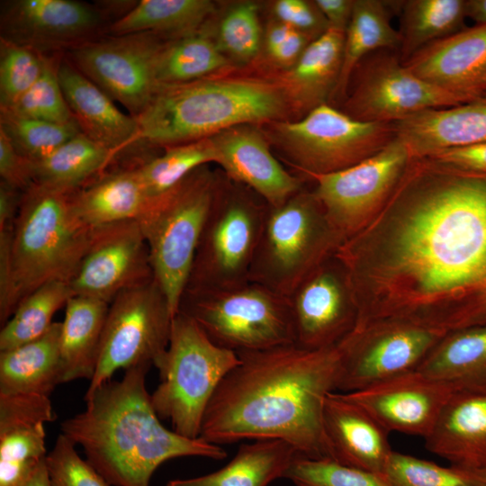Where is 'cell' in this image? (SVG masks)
<instances>
[{
  "instance_id": "1",
  "label": "cell",
  "mask_w": 486,
  "mask_h": 486,
  "mask_svg": "<svg viewBox=\"0 0 486 486\" xmlns=\"http://www.w3.org/2000/svg\"><path fill=\"white\" fill-rule=\"evenodd\" d=\"M334 257L356 307L355 328L486 325V174L411 158L383 209Z\"/></svg>"
},
{
  "instance_id": "2",
  "label": "cell",
  "mask_w": 486,
  "mask_h": 486,
  "mask_svg": "<svg viewBox=\"0 0 486 486\" xmlns=\"http://www.w3.org/2000/svg\"><path fill=\"white\" fill-rule=\"evenodd\" d=\"M237 354L239 363L210 400L199 437L218 446L279 439L302 456L332 460L323 408L337 389V346L286 345Z\"/></svg>"
},
{
  "instance_id": "3",
  "label": "cell",
  "mask_w": 486,
  "mask_h": 486,
  "mask_svg": "<svg viewBox=\"0 0 486 486\" xmlns=\"http://www.w3.org/2000/svg\"><path fill=\"white\" fill-rule=\"evenodd\" d=\"M150 364L125 370L84 398L86 410L65 419L61 434L80 446L86 461L112 486H149L158 467L173 458L221 460V446L191 439L163 426L146 389Z\"/></svg>"
},
{
  "instance_id": "4",
  "label": "cell",
  "mask_w": 486,
  "mask_h": 486,
  "mask_svg": "<svg viewBox=\"0 0 486 486\" xmlns=\"http://www.w3.org/2000/svg\"><path fill=\"white\" fill-rule=\"evenodd\" d=\"M73 191L33 183L23 192L14 227L0 230V322L40 286L73 279L94 228L72 207Z\"/></svg>"
},
{
  "instance_id": "5",
  "label": "cell",
  "mask_w": 486,
  "mask_h": 486,
  "mask_svg": "<svg viewBox=\"0 0 486 486\" xmlns=\"http://www.w3.org/2000/svg\"><path fill=\"white\" fill-rule=\"evenodd\" d=\"M135 119L140 142L165 148L209 138L234 126H261L292 121V116L273 80L224 73L158 86Z\"/></svg>"
},
{
  "instance_id": "6",
  "label": "cell",
  "mask_w": 486,
  "mask_h": 486,
  "mask_svg": "<svg viewBox=\"0 0 486 486\" xmlns=\"http://www.w3.org/2000/svg\"><path fill=\"white\" fill-rule=\"evenodd\" d=\"M238 363L237 353L214 344L192 318L178 311L166 350L155 365L160 375L150 394L156 413L179 435L198 438L210 400Z\"/></svg>"
},
{
  "instance_id": "7",
  "label": "cell",
  "mask_w": 486,
  "mask_h": 486,
  "mask_svg": "<svg viewBox=\"0 0 486 486\" xmlns=\"http://www.w3.org/2000/svg\"><path fill=\"white\" fill-rule=\"evenodd\" d=\"M345 241L312 189L268 205L249 281L288 297Z\"/></svg>"
},
{
  "instance_id": "8",
  "label": "cell",
  "mask_w": 486,
  "mask_h": 486,
  "mask_svg": "<svg viewBox=\"0 0 486 486\" xmlns=\"http://www.w3.org/2000/svg\"><path fill=\"white\" fill-rule=\"evenodd\" d=\"M219 174L202 166L165 195L150 202L137 220L147 242L154 278L175 316L186 289Z\"/></svg>"
},
{
  "instance_id": "9",
  "label": "cell",
  "mask_w": 486,
  "mask_h": 486,
  "mask_svg": "<svg viewBox=\"0 0 486 486\" xmlns=\"http://www.w3.org/2000/svg\"><path fill=\"white\" fill-rule=\"evenodd\" d=\"M261 128L271 147L306 180L355 166L396 138L394 122L357 121L329 104L300 120L272 122Z\"/></svg>"
},
{
  "instance_id": "10",
  "label": "cell",
  "mask_w": 486,
  "mask_h": 486,
  "mask_svg": "<svg viewBox=\"0 0 486 486\" xmlns=\"http://www.w3.org/2000/svg\"><path fill=\"white\" fill-rule=\"evenodd\" d=\"M268 204L219 174L185 290H216L249 282Z\"/></svg>"
},
{
  "instance_id": "11",
  "label": "cell",
  "mask_w": 486,
  "mask_h": 486,
  "mask_svg": "<svg viewBox=\"0 0 486 486\" xmlns=\"http://www.w3.org/2000/svg\"><path fill=\"white\" fill-rule=\"evenodd\" d=\"M209 338L235 353L293 345L287 297L254 282L216 290H185L179 310Z\"/></svg>"
},
{
  "instance_id": "12",
  "label": "cell",
  "mask_w": 486,
  "mask_h": 486,
  "mask_svg": "<svg viewBox=\"0 0 486 486\" xmlns=\"http://www.w3.org/2000/svg\"><path fill=\"white\" fill-rule=\"evenodd\" d=\"M174 315L155 278L119 293L110 303L95 373L84 398L120 369L156 365L166 350Z\"/></svg>"
},
{
  "instance_id": "13",
  "label": "cell",
  "mask_w": 486,
  "mask_h": 486,
  "mask_svg": "<svg viewBox=\"0 0 486 486\" xmlns=\"http://www.w3.org/2000/svg\"><path fill=\"white\" fill-rule=\"evenodd\" d=\"M446 334L400 320H380L353 329L336 346V392L360 391L415 371Z\"/></svg>"
},
{
  "instance_id": "14",
  "label": "cell",
  "mask_w": 486,
  "mask_h": 486,
  "mask_svg": "<svg viewBox=\"0 0 486 486\" xmlns=\"http://www.w3.org/2000/svg\"><path fill=\"white\" fill-rule=\"evenodd\" d=\"M342 112L365 122H397L418 112L465 104L408 70L399 50L384 49L356 68Z\"/></svg>"
},
{
  "instance_id": "15",
  "label": "cell",
  "mask_w": 486,
  "mask_h": 486,
  "mask_svg": "<svg viewBox=\"0 0 486 486\" xmlns=\"http://www.w3.org/2000/svg\"><path fill=\"white\" fill-rule=\"evenodd\" d=\"M411 159L396 137L375 155L344 170L307 177L328 218L346 239L383 209Z\"/></svg>"
},
{
  "instance_id": "16",
  "label": "cell",
  "mask_w": 486,
  "mask_h": 486,
  "mask_svg": "<svg viewBox=\"0 0 486 486\" xmlns=\"http://www.w3.org/2000/svg\"><path fill=\"white\" fill-rule=\"evenodd\" d=\"M166 40L150 32L105 34L71 48L64 56L136 117L158 87L156 61Z\"/></svg>"
},
{
  "instance_id": "17",
  "label": "cell",
  "mask_w": 486,
  "mask_h": 486,
  "mask_svg": "<svg viewBox=\"0 0 486 486\" xmlns=\"http://www.w3.org/2000/svg\"><path fill=\"white\" fill-rule=\"evenodd\" d=\"M105 26L104 10L75 0H14L1 9V39L47 55L104 36Z\"/></svg>"
},
{
  "instance_id": "18",
  "label": "cell",
  "mask_w": 486,
  "mask_h": 486,
  "mask_svg": "<svg viewBox=\"0 0 486 486\" xmlns=\"http://www.w3.org/2000/svg\"><path fill=\"white\" fill-rule=\"evenodd\" d=\"M154 279L149 252L136 220L94 228L70 286L74 295L111 303L122 292Z\"/></svg>"
},
{
  "instance_id": "19",
  "label": "cell",
  "mask_w": 486,
  "mask_h": 486,
  "mask_svg": "<svg viewBox=\"0 0 486 486\" xmlns=\"http://www.w3.org/2000/svg\"><path fill=\"white\" fill-rule=\"evenodd\" d=\"M293 345L308 350L336 346L354 328L357 310L346 272L332 256L287 297Z\"/></svg>"
},
{
  "instance_id": "20",
  "label": "cell",
  "mask_w": 486,
  "mask_h": 486,
  "mask_svg": "<svg viewBox=\"0 0 486 486\" xmlns=\"http://www.w3.org/2000/svg\"><path fill=\"white\" fill-rule=\"evenodd\" d=\"M456 392L452 384L415 370L344 394L389 433L426 438Z\"/></svg>"
},
{
  "instance_id": "21",
  "label": "cell",
  "mask_w": 486,
  "mask_h": 486,
  "mask_svg": "<svg viewBox=\"0 0 486 486\" xmlns=\"http://www.w3.org/2000/svg\"><path fill=\"white\" fill-rule=\"evenodd\" d=\"M211 138L222 174L252 190L270 206L284 203L309 182L281 165L260 125L234 126Z\"/></svg>"
},
{
  "instance_id": "22",
  "label": "cell",
  "mask_w": 486,
  "mask_h": 486,
  "mask_svg": "<svg viewBox=\"0 0 486 486\" xmlns=\"http://www.w3.org/2000/svg\"><path fill=\"white\" fill-rule=\"evenodd\" d=\"M402 64L465 104L479 100L486 91V24L465 27L435 40Z\"/></svg>"
},
{
  "instance_id": "23",
  "label": "cell",
  "mask_w": 486,
  "mask_h": 486,
  "mask_svg": "<svg viewBox=\"0 0 486 486\" xmlns=\"http://www.w3.org/2000/svg\"><path fill=\"white\" fill-rule=\"evenodd\" d=\"M51 406L33 396L0 403V486L25 483L48 454L44 423L55 420Z\"/></svg>"
},
{
  "instance_id": "24",
  "label": "cell",
  "mask_w": 486,
  "mask_h": 486,
  "mask_svg": "<svg viewBox=\"0 0 486 486\" xmlns=\"http://www.w3.org/2000/svg\"><path fill=\"white\" fill-rule=\"evenodd\" d=\"M323 426L332 460L384 476L393 453L389 432L369 412L333 392L325 400Z\"/></svg>"
},
{
  "instance_id": "25",
  "label": "cell",
  "mask_w": 486,
  "mask_h": 486,
  "mask_svg": "<svg viewBox=\"0 0 486 486\" xmlns=\"http://www.w3.org/2000/svg\"><path fill=\"white\" fill-rule=\"evenodd\" d=\"M344 39L345 32L328 28L292 67L263 73L280 88L292 121L332 99L342 67Z\"/></svg>"
},
{
  "instance_id": "26",
  "label": "cell",
  "mask_w": 486,
  "mask_h": 486,
  "mask_svg": "<svg viewBox=\"0 0 486 486\" xmlns=\"http://www.w3.org/2000/svg\"><path fill=\"white\" fill-rule=\"evenodd\" d=\"M58 77L65 99L81 130L116 156L140 141L135 117L121 112L112 99L62 54Z\"/></svg>"
},
{
  "instance_id": "27",
  "label": "cell",
  "mask_w": 486,
  "mask_h": 486,
  "mask_svg": "<svg viewBox=\"0 0 486 486\" xmlns=\"http://www.w3.org/2000/svg\"><path fill=\"white\" fill-rule=\"evenodd\" d=\"M424 439L426 447L450 465L486 472V390L457 391Z\"/></svg>"
},
{
  "instance_id": "28",
  "label": "cell",
  "mask_w": 486,
  "mask_h": 486,
  "mask_svg": "<svg viewBox=\"0 0 486 486\" xmlns=\"http://www.w3.org/2000/svg\"><path fill=\"white\" fill-rule=\"evenodd\" d=\"M411 158L486 141V99L429 109L394 122Z\"/></svg>"
},
{
  "instance_id": "29",
  "label": "cell",
  "mask_w": 486,
  "mask_h": 486,
  "mask_svg": "<svg viewBox=\"0 0 486 486\" xmlns=\"http://www.w3.org/2000/svg\"><path fill=\"white\" fill-rule=\"evenodd\" d=\"M71 201L77 218L91 228L137 220L148 203L137 165L103 173L73 191Z\"/></svg>"
},
{
  "instance_id": "30",
  "label": "cell",
  "mask_w": 486,
  "mask_h": 486,
  "mask_svg": "<svg viewBox=\"0 0 486 486\" xmlns=\"http://www.w3.org/2000/svg\"><path fill=\"white\" fill-rule=\"evenodd\" d=\"M61 322L40 338L0 351V394L49 397L61 382Z\"/></svg>"
},
{
  "instance_id": "31",
  "label": "cell",
  "mask_w": 486,
  "mask_h": 486,
  "mask_svg": "<svg viewBox=\"0 0 486 486\" xmlns=\"http://www.w3.org/2000/svg\"><path fill=\"white\" fill-rule=\"evenodd\" d=\"M109 305L102 300L81 295H74L67 302L60 333L62 383L92 380Z\"/></svg>"
},
{
  "instance_id": "32",
  "label": "cell",
  "mask_w": 486,
  "mask_h": 486,
  "mask_svg": "<svg viewBox=\"0 0 486 486\" xmlns=\"http://www.w3.org/2000/svg\"><path fill=\"white\" fill-rule=\"evenodd\" d=\"M400 5V1L355 0L345 32L341 71L331 100H345L351 76L366 56L384 49L399 50L400 34L392 25V16Z\"/></svg>"
},
{
  "instance_id": "33",
  "label": "cell",
  "mask_w": 486,
  "mask_h": 486,
  "mask_svg": "<svg viewBox=\"0 0 486 486\" xmlns=\"http://www.w3.org/2000/svg\"><path fill=\"white\" fill-rule=\"evenodd\" d=\"M298 455L296 449L285 441L254 440L240 446L236 455L218 471L170 480L166 486H268L284 478Z\"/></svg>"
},
{
  "instance_id": "34",
  "label": "cell",
  "mask_w": 486,
  "mask_h": 486,
  "mask_svg": "<svg viewBox=\"0 0 486 486\" xmlns=\"http://www.w3.org/2000/svg\"><path fill=\"white\" fill-rule=\"evenodd\" d=\"M416 370L457 391L486 390V325L448 332Z\"/></svg>"
},
{
  "instance_id": "35",
  "label": "cell",
  "mask_w": 486,
  "mask_h": 486,
  "mask_svg": "<svg viewBox=\"0 0 486 486\" xmlns=\"http://www.w3.org/2000/svg\"><path fill=\"white\" fill-rule=\"evenodd\" d=\"M215 12L210 0H142L115 19L107 34L150 32L173 40L197 32Z\"/></svg>"
},
{
  "instance_id": "36",
  "label": "cell",
  "mask_w": 486,
  "mask_h": 486,
  "mask_svg": "<svg viewBox=\"0 0 486 486\" xmlns=\"http://www.w3.org/2000/svg\"><path fill=\"white\" fill-rule=\"evenodd\" d=\"M208 22L197 32L164 43L155 67L158 86L188 83L232 69L233 64L210 33Z\"/></svg>"
},
{
  "instance_id": "37",
  "label": "cell",
  "mask_w": 486,
  "mask_h": 486,
  "mask_svg": "<svg viewBox=\"0 0 486 486\" xmlns=\"http://www.w3.org/2000/svg\"><path fill=\"white\" fill-rule=\"evenodd\" d=\"M116 157L80 132L45 158L33 162L34 183L75 191L102 175Z\"/></svg>"
},
{
  "instance_id": "38",
  "label": "cell",
  "mask_w": 486,
  "mask_h": 486,
  "mask_svg": "<svg viewBox=\"0 0 486 486\" xmlns=\"http://www.w3.org/2000/svg\"><path fill=\"white\" fill-rule=\"evenodd\" d=\"M400 48L401 62L426 45L465 27L466 0L400 1Z\"/></svg>"
},
{
  "instance_id": "39",
  "label": "cell",
  "mask_w": 486,
  "mask_h": 486,
  "mask_svg": "<svg viewBox=\"0 0 486 486\" xmlns=\"http://www.w3.org/2000/svg\"><path fill=\"white\" fill-rule=\"evenodd\" d=\"M72 296L70 283L64 281L50 282L32 292L2 326L0 351L14 348L46 333L54 323L55 313L66 307Z\"/></svg>"
},
{
  "instance_id": "40",
  "label": "cell",
  "mask_w": 486,
  "mask_h": 486,
  "mask_svg": "<svg viewBox=\"0 0 486 486\" xmlns=\"http://www.w3.org/2000/svg\"><path fill=\"white\" fill-rule=\"evenodd\" d=\"M164 149L160 156L137 164L148 202L170 192L195 169L218 159L211 137Z\"/></svg>"
},
{
  "instance_id": "41",
  "label": "cell",
  "mask_w": 486,
  "mask_h": 486,
  "mask_svg": "<svg viewBox=\"0 0 486 486\" xmlns=\"http://www.w3.org/2000/svg\"><path fill=\"white\" fill-rule=\"evenodd\" d=\"M0 129L16 149L32 162L40 161L81 131L78 124H60L0 110Z\"/></svg>"
},
{
  "instance_id": "42",
  "label": "cell",
  "mask_w": 486,
  "mask_h": 486,
  "mask_svg": "<svg viewBox=\"0 0 486 486\" xmlns=\"http://www.w3.org/2000/svg\"><path fill=\"white\" fill-rule=\"evenodd\" d=\"M258 11L257 4L242 2L229 9L220 20L214 38L231 63L248 64L259 55L264 35Z\"/></svg>"
},
{
  "instance_id": "43",
  "label": "cell",
  "mask_w": 486,
  "mask_h": 486,
  "mask_svg": "<svg viewBox=\"0 0 486 486\" xmlns=\"http://www.w3.org/2000/svg\"><path fill=\"white\" fill-rule=\"evenodd\" d=\"M62 54L48 55L43 72L35 84L12 107L0 110L60 124L76 122L58 77V65Z\"/></svg>"
},
{
  "instance_id": "44",
  "label": "cell",
  "mask_w": 486,
  "mask_h": 486,
  "mask_svg": "<svg viewBox=\"0 0 486 486\" xmlns=\"http://www.w3.org/2000/svg\"><path fill=\"white\" fill-rule=\"evenodd\" d=\"M47 54L0 40V109L12 107L41 76Z\"/></svg>"
},
{
  "instance_id": "45",
  "label": "cell",
  "mask_w": 486,
  "mask_h": 486,
  "mask_svg": "<svg viewBox=\"0 0 486 486\" xmlns=\"http://www.w3.org/2000/svg\"><path fill=\"white\" fill-rule=\"evenodd\" d=\"M384 476L392 486H486L474 472L394 451Z\"/></svg>"
},
{
  "instance_id": "46",
  "label": "cell",
  "mask_w": 486,
  "mask_h": 486,
  "mask_svg": "<svg viewBox=\"0 0 486 486\" xmlns=\"http://www.w3.org/2000/svg\"><path fill=\"white\" fill-rule=\"evenodd\" d=\"M295 486H392L385 476L331 459L298 455L284 473Z\"/></svg>"
},
{
  "instance_id": "47",
  "label": "cell",
  "mask_w": 486,
  "mask_h": 486,
  "mask_svg": "<svg viewBox=\"0 0 486 486\" xmlns=\"http://www.w3.org/2000/svg\"><path fill=\"white\" fill-rule=\"evenodd\" d=\"M76 445L59 434L46 456L51 486H110L105 479L76 450Z\"/></svg>"
},
{
  "instance_id": "48",
  "label": "cell",
  "mask_w": 486,
  "mask_h": 486,
  "mask_svg": "<svg viewBox=\"0 0 486 486\" xmlns=\"http://www.w3.org/2000/svg\"><path fill=\"white\" fill-rule=\"evenodd\" d=\"M274 20L284 22L295 31L315 40L329 26L314 1L276 0L272 4Z\"/></svg>"
},
{
  "instance_id": "49",
  "label": "cell",
  "mask_w": 486,
  "mask_h": 486,
  "mask_svg": "<svg viewBox=\"0 0 486 486\" xmlns=\"http://www.w3.org/2000/svg\"><path fill=\"white\" fill-rule=\"evenodd\" d=\"M1 182L25 191L34 183L33 162L22 155L0 129Z\"/></svg>"
},
{
  "instance_id": "50",
  "label": "cell",
  "mask_w": 486,
  "mask_h": 486,
  "mask_svg": "<svg viewBox=\"0 0 486 486\" xmlns=\"http://www.w3.org/2000/svg\"><path fill=\"white\" fill-rule=\"evenodd\" d=\"M425 158L462 171L486 174V141L440 150Z\"/></svg>"
},
{
  "instance_id": "51",
  "label": "cell",
  "mask_w": 486,
  "mask_h": 486,
  "mask_svg": "<svg viewBox=\"0 0 486 486\" xmlns=\"http://www.w3.org/2000/svg\"><path fill=\"white\" fill-rule=\"evenodd\" d=\"M312 40L308 35L294 31L283 44L266 54L269 62L276 68L274 70L286 69L298 60Z\"/></svg>"
},
{
  "instance_id": "52",
  "label": "cell",
  "mask_w": 486,
  "mask_h": 486,
  "mask_svg": "<svg viewBox=\"0 0 486 486\" xmlns=\"http://www.w3.org/2000/svg\"><path fill=\"white\" fill-rule=\"evenodd\" d=\"M329 28L346 32L350 22L355 0H315Z\"/></svg>"
},
{
  "instance_id": "53",
  "label": "cell",
  "mask_w": 486,
  "mask_h": 486,
  "mask_svg": "<svg viewBox=\"0 0 486 486\" xmlns=\"http://www.w3.org/2000/svg\"><path fill=\"white\" fill-rule=\"evenodd\" d=\"M23 192L0 183V229L14 225Z\"/></svg>"
},
{
  "instance_id": "54",
  "label": "cell",
  "mask_w": 486,
  "mask_h": 486,
  "mask_svg": "<svg viewBox=\"0 0 486 486\" xmlns=\"http://www.w3.org/2000/svg\"><path fill=\"white\" fill-rule=\"evenodd\" d=\"M295 30L291 26L273 20L266 27L263 44L266 53H269L283 44Z\"/></svg>"
},
{
  "instance_id": "55",
  "label": "cell",
  "mask_w": 486,
  "mask_h": 486,
  "mask_svg": "<svg viewBox=\"0 0 486 486\" xmlns=\"http://www.w3.org/2000/svg\"><path fill=\"white\" fill-rule=\"evenodd\" d=\"M466 16L476 24H486V0H466Z\"/></svg>"
},
{
  "instance_id": "56",
  "label": "cell",
  "mask_w": 486,
  "mask_h": 486,
  "mask_svg": "<svg viewBox=\"0 0 486 486\" xmlns=\"http://www.w3.org/2000/svg\"><path fill=\"white\" fill-rule=\"evenodd\" d=\"M21 486H51L46 459L39 465L31 478Z\"/></svg>"
},
{
  "instance_id": "57",
  "label": "cell",
  "mask_w": 486,
  "mask_h": 486,
  "mask_svg": "<svg viewBox=\"0 0 486 486\" xmlns=\"http://www.w3.org/2000/svg\"><path fill=\"white\" fill-rule=\"evenodd\" d=\"M474 473H476L482 479V481L484 482V484L486 485V472H474Z\"/></svg>"
},
{
  "instance_id": "58",
  "label": "cell",
  "mask_w": 486,
  "mask_h": 486,
  "mask_svg": "<svg viewBox=\"0 0 486 486\" xmlns=\"http://www.w3.org/2000/svg\"><path fill=\"white\" fill-rule=\"evenodd\" d=\"M481 99H486V91L484 92L482 97Z\"/></svg>"
}]
</instances>
